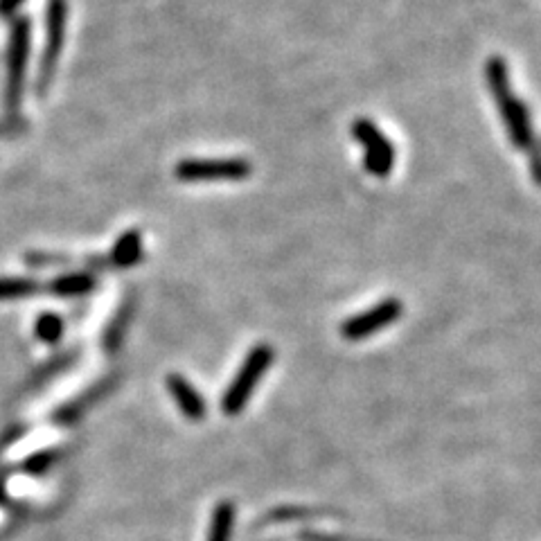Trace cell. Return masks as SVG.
Listing matches in <instances>:
<instances>
[{
	"mask_svg": "<svg viewBox=\"0 0 541 541\" xmlns=\"http://www.w3.org/2000/svg\"><path fill=\"white\" fill-rule=\"evenodd\" d=\"M23 5V0H0V16H10Z\"/></svg>",
	"mask_w": 541,
	"mask_h": 541,
	"instance_id": "9a60e30c",
	"label": "cell"
},
{
	"mask_svg": "<svg viewBox=\"0 0 541 541\" xmlns=\"http://www.w3.org/2000/svg\"><path fill=\"white\" fill-rule=\"evenodd\" d=\"M251 174L253 165L246 158H185L174 167V176L181 183L244 181Z\"/></svg>",
	"mask_w": 541,
	"mask_h": 541,
	"instance_id": "3957f363",
	"label": "cell"
},
{
	"mask_svg": "<svg viewBox=\"0 0 541 541\" xmlns=\"http://www.w3.org/2000/svg\"><path fill=\"white\" fill-rule=\"evenodd\" d=\"M30 34L32 25L25 16L14 21L10 34V48H7V91H5L7 111L19 109L23 100L25 68H28L30 57Z\"/></svg>",
	"mask_w": 541,
	"mask_h": 541,
	"instance_id": "277c9868",
	"label": "cell"
},
{
	"mask_svg": "<svg viewBox=\"0 0 541 541\" xmlns=\"http://www.w3.org/2000/svg\"><path fill=\"white\" fill-rule=\"evenodd\" d=\"M66 19H68L66 0H48L46 48H43V57L39 66V82H37L41 95H46L48 86L52 84V79H55L61 48H64V41H66Z\"/></svg>",
	"mask_w": 541,
	"mask_h": 541,
	"instance_id": "5b68a950",
	"label": "cell"
},
{
	"mask_svg": "<svg viewBox=\"0 0 541 541\" xmlns=\"http://www.w3.org/2000/svg\"><path fill=\"white\" fill-rule=\"evenodd\" d=\"M143 235L138 230H127L118 237V242L113 244L109 253V262L115 269H131L140 260H143Z\"/></svg>",
	"mask_w": 541,
	"mask_h": 541,
	"instance_id": "9c48e42d",
	"label": "cell"
},
{
	"mask_svg": "<svg viewBox=\"0 0 541 541\" xmlns=\"http://www.w3.org/2000/svg\"><path fill=\"white\" fill-rule=\"evenodd\" d=\"M530 167H532V181H535L539 185V154H537V147L532 149V158H530Z\"/></svg>",
	"mask_w": 541,
	"mask_h": 541,
	"instance_id": "2e32d148",
	"label": "cell"
},
{
	"mask_svg": "<svg viewBox=\"0 0 541 541\" xmlns=\"http://www.w3.org/2000/svg\"><path fill=\"white\" fill-rule=\"evenodd\" d=\"M34 334L39 336L43 343H57L64 334V321L57 314H43L39 316L37 327H34Z\"/></svg>",
	"mask_w": 541,
	"mask_h": 541,
	"instance_id": "5bb4252c",
	"label": "cell"
},
{
	"mask_svg": "<svg viewBox=\"0 0 541 541\" xmlns=\"http://www.w3.org/2000/svg\"><path fill=\"white\" fill-rule=\"evenodd\" d=\"M237 510L230 501H219L210 514V528H208V541H230L233 537Z\"/></svg>",
	"mask_w": 541,
	"mask_h": 541,
	"instance_id": "30bf717a",
	"label": "cell"
},
{
	"mask_svg": "<svg viewBox=\"0 0 541 541\" xmlns=\"http://www.w3.org/2000/svg\"><path fill=\"white\" fill-rule=\"evenodd\" d=\"M16 124H0V136H7V133H14Z\"/></svg>",
	"mask_w": 541,
	"mask_h": 541,
	"instance_id": "e0dca14e",
	"label": "cell"
},
{
	"mask_svg": "<svg viewBox=\"0 0 541 541\" xmlns=\"http://www.w3.org/2000/svg\"><path fill=\"white\" fill-rule=\"evenodd\" d=\"M273 357H276V352L266 343L255 345V348L246 354L242 368H239L235 379L230 381L224 399H221V409H224L226 415L235 418V415L246 409L248 399L255 393V388L260 386L264 372L271 368Z\"/></svg>",
	"mask_w": 541,
	"mask_h": 541,
	"instance_id": "7a4b0ae2",
	"label": "cell"
},
{
	"mask_svg": "<svg viewBox=\"0 0 541 541\" xmlns=\"http://www.w3.org/2000/svg\"><path fill=\"white\" fill-rule=\"evenodd\" d=\"M352 136L359 145H363V149H366V156H363V167H366V172L377 176V179H386L395 167L393 143H390L377 124L368 118H359L352 122Z\"/></svg>",
	"mask_w": 541,
	"mask_h": 541,
	"instance_id": "8992f818",
	"label": "cell"
},
{
	"mask_svg": "<svg viewBox=\"0 0 541 541\" xmlns=\"http://www.w3.org/2000/svg\"><path fill=\"white\" fill-rule=\"evenodd\" d=\"M41 285L34 280H25V278H3L0 280V300L7 298H25L32 294H39Z\"/></svg>",
	"mask_w": 541,
	"mask_h": 541,
	"instance_id": "4fadbf2b",
	"label": "cell"
},
{
	"mask_svg": "<svg viewBox=\"0 0 541 541\" xmlns=\"http://www.w3.org/2000/svg\"><path fill=\"white\" fill-rule=\"evenodd\" d=\"M131 314H133V300L129 298L127 303H124L120 307V312L115 314L113 318V323L109 325V330H106V336H104V345H106V350H115L120 345L122 341V336L124 332H127V325L131 321Z\"/></svg>",
	"mask_w": 541,
	"mask_h": 541,
	"instance_id": "7c38bea8",
	"label": "cell"
},
{
	"mask_svg": "<svg viewBox=\"0 0 541 541\" xmlns=\"http://www.w3.org/2000/svg\"><path fill=\"white\" fill-rule=\"evenodd\" d=\"M402 312H404L402 300L386 298V300H381L379 305L370 307L368 312H361L357 316L348 318V321L341 325V336L348 341L368 339V336L386 330L388 325H393L397 318L402 316Z\"/></svg>",
	"mask_w": 541,
	"mask_h": 541,
	"instance_id": "52a82bcc",
	"label": "cell"
},
{
	"mask_svg": "<svg viewBox=\"0 0 541 541\" xmlns=\"http://www.w3.org/2000/svg\"><path fill=\"white\" fill-rule=\"evenodd\" d=\"M93 289H95V278L91 276V273H66V276H59L57 280L50 282L52 294L61 298L84 296Z\"/></svg>",
	"mask_w": 541,
	"mask_h": 541,
	"instance_id": "8fae6325",
	"label": "cell"
},
{
	"mask_svg": "<svg viewBox=\"0 0 541 541\" xmlns=\"http://www.w3.org/2000/svg\"><path fill=\"white\" fill-rule=\"evenodd\" d=\"M167 388H170L176 406H179L181 413L190 422H201L203 418H206V413H208L206 399L201 397L199 390L194 388L183 375H176V372H172V375L167 377Z\"/></svg>",
	"mask_w": 541,
	"mask_h": 541,
	"instance_id": "ba28073f",
	"label": "cell"
},
{
	"mask_svg": "<svg viewBox=\"0 0 541 541\" xmlns=\"http://www.w3.org/2000/svg\"><path fill=\"white\" fill-rule=\"evenodd\" d=\"M485 79H487V84H490L496 109H499L501 113V120L505 124V129H508L512 145L521 149V152L535 149V131H532L528 106L523 104L517 95H514L512 84H510V70L503 57L487 59Z\"/></svg>",
	"mask_w": 541,
	"mask_h": 541,
	"instance_id": "6da1fadb",
	"label": "cell"
}]
</instances>
